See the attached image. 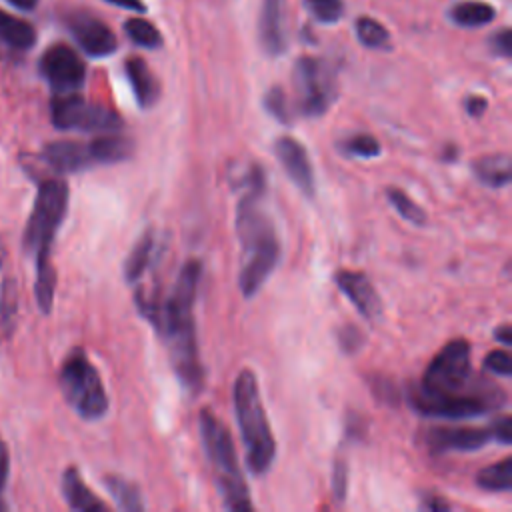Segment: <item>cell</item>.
Instances as JSON below:
<instances>
[{
	"mask_svg": "<svg viewBox=\"0 0 512 512\" xmlns=\"http://www.w3.org/2000/svg\"><path fill=\"white\" fill-rule=\"evenodd\" d=\"M424 510H432V512H444V510H450V504L442 498V496H436V494H426L422 498V504H420Z\"/></svg>",
	"mask_w": 512,
	"mask_h": 512,
	"instance_id": "obj_41",
	"label": "cell"
},
{
	"mask_svg": "<svg viewBox=\"0 0 512 512\" xmlns=\"http://www.w3.org/2000/svg\"><path fill=\"white\" fill-rule=\"evenodd\" d=\"M68 196V184L60 178H44L38 184L34 208L24 232V248L34 254L36 264L52 260L50 252L68 210Z\"/></svg>",
	"mask_w": 512,
	"mask_h": 512,
	"instance_id": "obj_6",
	"label": "cell"
},
{
	"mask_svg": "<svg viewBox=\"0 0 512 512\" xmlns=\"http://www.w3.org/2000/svg\"><path fill=\"white\" fill-rule=\"evenodd\" d=\"M356 36L368 48H384L388 46L390 34L388 30L374 18L362 16L356 20Z\"/></svg>",
	"mask_w": 512,
	"mask_h": 512,
	"instance_id": "obj_29",
	"label": "cell"
},
{
	"mask_svg": "<svg viewBox=\"0 0 512 512\" xmlns=\"http://www.w3.org/2000/svg\"><path fill=\"white\" fill-rule=\"evenodd\" d=\"M0 40L10 44L12 48L26 50L36 42V30L26 20H20L4 10H0Z\"/></svg>",
	"mask_w": 512,
	"mask_h": 512,
	"instance_id": "obj_21",
	"label": "cell"
},
{
	"mask_svg": "<svg viewBox=\"0 0 512 512\" xmlns=\"http://www.w3.org/2000/svg\"><path fill=\"white\" fill-rule=\"evenodd\" d=\"M490 46L494 50L496 56H502V58H510L512 54V38H510V30L504 28L500 32H496L490 40Z\"/></svg>",
	"mask_w": 512,
	"mask_h": 512,
	"instance_id": "obj_36",
	"label": "cell"
},
{
	"mask_svg": "<svg viewBox=\"0 0 512 512\" xmlns=\"http://www.w3.org/2000/svg\"><path fill=\"white\" fill-rule=\"evenodd\" d=\"M152 252H154V234L152 230H146L138 242L134 244V248L130 250L126 262H124V278L126 282H136L146 266L150 264V258H152Z\"/></svg>",
	"mask_w": 512,
	"mask_h": 512,
	"instance_id": "obj_23",
	"label": "cell"
},
{
	"mask_svg": "<svg viewBox=\"0 0 512 512\" xmlns=\"http://www.w3.org/2000/svg\"><path fill=\"white\" fill-rule=\"evenodd\" d=\"M50 118L58 130H80V132H118L122 118L100 104L86 102L74 92L58 94L50 104Z\"/></svg>",
	"mask_w": 512,
	"mask_h": 512,
	"instance_id": "obj_8",
	"label": "cell"
},
{
	"mask_svg": "<svg viewBox=\"0 0 512 512\" xmlns=\"http://www.w3.org/2000/svg\"><path fill=\"white\" fill-rule=\"evenodd\" d=\"M240 200L236 208V232L242 248L238 288L246 298L258 294L280 260L276 228L264 210L266 174L260 164H250L238 180Z\"/></svg>",
	"mask_w": 512,
	"mask_h": 512,
	"instance_id": "obj_3",
	"label": "cell"
},
{
	"mask_svg": "<svg viewBox=\"0 0 512 512\" xmlns=\"http://www.w3.org/2000/svg\"><path fill=\"white\" fill-rule=\"evenodd\" d=\"M12 6H16V8H20V10H32L36 4H38V0H8Z\"/></svg>",
	"mask_w": 512,
	"mask_h": 512,
	"instance_id": "obj_44",
	"label": "cell"
},
{
	"mask_svg": "<svg viewBox=\"0 0 512 512\" xmlns=\"http://www.w3.org/2000/svg\"><path fill=\"white\" fill-rule=\"evenodd\" d=\"M264 108L268 110L270 116H274L278 122L282 124H288L292 118H290V112H288V102H286V94L280 86H274L266 92L264 96Z\"/></svg>",
	"mask_w": 512,
	"mask_h": 512,
	"instance_id": "obj_32",
	"label": "cell"
},
{
	"mask_svg": "<svg viewBox=\"0 0 512 512\" xmlns=\"http://www.w3.org/2000/svg\"><path fill=\"white\" fill-rule=\"evenodd\" d=\"M342 150L356 158H376L380 156L382 148L380 142L372 134H354L342 142Z\"/></svg>",
	"mask_w": 512,
	"mask_h": 512,
	"instance_id": "obj_30",
	"label": "cell"
},
{
	"mask_svg": "<svg viewBox=\"0 0 512 512\" xmlns=\"http://www.w3.org/2000/svg\"><path fill=\"white\" fill-rule=\"evenodd\" d=\"M124 32L128 38L142 48H158L162 44V36L156 26L144 18H130L124 22Z\"/></svg>",
	"mask_w": 512,
	"mask_h": 512,
	"instance_id": "obj_27",
	"label": "cell"
},
{
	"mask_svg": "<svg viewBox=\"0 0 512 512\" xmlns=\"http://www.w3.org/2000/svg\"><path fill=\"white\" fill-rule=\"evenodd\" d=\"M464 106H466V112H468L472 118H478V116L484 114L488 102H486L484 96H468L466 102H464Z\"/></svg>",
	"mask_w": 512,
	"mask_h": 512,
	"instance_id": "obj_40",
	"label": "cell"
},
{
	"mask_svg": "<svg viewBox=\"0 0 512 512\" xmlns=\"http://www.w3.org/2000/svg\"><path fill=\"white\" fill-rule=\"evenodd\" d=\"M386 196H388L390 204L396 208V212H398L404 220H408L410 224H416V226L426 224V220H428L426 212H424L404 190H400V188H388V190H386Z\"/></svg>",
	"mask_w": 512,
	"mask_h": 512,
	"instance_id": "obj_28",
	"label": "cell"
},
{
	"mask_svg": "<svg viewBox=\"0 0 512 512\" xmlns=\"http://www.w3.org/2000/svg\"><path fill=\"white\" fill-rule=\"evenodd\" d=\"M104 486L108 488V492L114 496L116 504L122 508V510H130V512H136V510H142L144 508V502H142V496H140V490L136 484L128 482L126 478H120V476H106L104 478Z\"/></svg>",
	"mask_w": 512,
	"mask_h": 512,
	"instance_id": "obj_25",
	"label": "cell"
},
{
	"mask_svg": "<svg viewBox=\"0 0 512 512\" xmlns=\"http://www.w3.org/2000/svg\"><path fill=\"white\" fill-rule=\"evenodd\" d=\"M450 18L458 26L476 28V26H484V24L492 22L496 18V10L490 4L480 2V0H464V2H458L452 6Z\"/></svg>",
	"mask_w": 512,
	"mask_h": 512,
	"instance_id": "obj_22",
	"label": "cell"
},
{
	"mask_svg": "<svg viewBox=\"0 0 512 512\" xmlns=\"http://www.w3.org/2000/svg\"><path fill=\"white\" fill-rule=\"evenodd\" d=\"M312 16L324 24H332L344 14V0H304Z\"/></svg>",
	"mask_w": 512,
	"mask_h": 512,
	"instance_id": "obj_31",
	"label": "cell"
},
{
	"mask_svg": "<svg viewBox=\"0 0 512 512\" xmlns=\"http://www.w3.org/2000/svg\"><path fill=\"white\" fill-rule=\"evenodd\" d=\"M334 282L340 288V292L354 304L360 316L366 320H376L382 314V300L372 286V282L362 274L354 270H338L334 274Z\"/></svg>",
	"mask_w": 512,
	"mask_h": 512,
	"instance_id": "obj_14",
	"label": "cell"
},
{
	"mask_svg": "<svg viewBox=\"0 0 512 512\" xmlns=\"http://www.w3.org/2000/svg\"><path fill=\"white\" fill-rule=\"evenodd\" d=\"M0 508H4V504H2V502H0Z\"/></svg>",
	"mask_w": 512,
	"mask_h": 512,
	"instance_id": "obj_45",
	"label": "cell"
},
{
	"mask_svg": "<svg viewBox=\"0 0 512 512\" xmlns=\"http://www.w3.org/2000/svg\"><path fill=\"white\" fill-rule=\"evenodd\" d=\"M338 344L346 354H354L364 346V334L354 324H348L338 330Z\"/></svg>",
	"mask_w": 512,
	"mask_h": 512,
	"instance_id": "obj_34",
	"label": "cell"
},
{
	"mask_svg": "<svg viewBox=\"0 0 512 512\" xmlns=\"http://www.w3.org/2000/svg\"><path fill=\"white\" fill-rule=\"evenodd\" d=\"M8 472H10V454H8L6 442H4L2 436H0V494H2L4 486H6Z\"/></svg>",
	"mask_w": 512,
	"mask_h": 512,
	"instance_id": "obj_39",
	"label": "cell"
},
{
	"mask_svg": "<svg viewBox=\"0 0 512 512\" xmlns=\"http://www.w3.org/2000/svg\"><path fill=\"white\" fill-rule=\"evenodd\" d=\"M260 46L270 56H280L286 50L284 34V0H264L258 20Z\"/></svg>",
	"mask_w": 512,
	"mask_h": 512,
	"instance_id": "obj_16",
	"label": "cell"
},
{
	"mask_svg": "<svg viewBox=\"0 0 512 512\" xmlns=\"http://www.w3.org/2000/svg\"><path fill=\"white\" fill-rule=\"evenodd\" d=\"M476 484L488 492H508L512 488V458L506 456L482 468L476 474Z\"/></svg>",
	"mask_w": 512,
	"mask_h": 512,
	"instance_id": "obj_24",
	"label": "cell"
},
{
	"mask_svg": "<svg viewBox=\"0 0 512 512\" xmlns=\"http://www.w3.org/2000/svg\"><path fill=\"white\" fill-rule=\"evenodd\" d=\"M494 338L508 346V344L512 342V330H510V326H508V324H502L500 328H496V330H494Z\"/></svg>",
	"mask_w": 512,
	"mask_h": 512,
	"instance_id": "obj_43",
	"label": "cell"
},
{
	"mask_svg": "<svg viewBox=\"0 0 512 512\" xmlns=\"http://www.w3.org/2000/svg\"><path fill=\"white\" fill-rule=\"evenodd\" d=\"M410 404L426 416L474 418L506 406V392L472 370L470 344L448 342L428 364L420 386L410 388Z\"/></svg>",
	"mask_w": 512,
	"mask_h": 512,
	"instance_id": "obj_1",
	"label": "cell"
},
{
	"mask_svg": "<svg viewBox=\"0 0 512 512\" xmlns=\"http://www.w3.org/2000/svg\"><path fill=\"white\" fill-rule=\"evenodd\" d=\"M200 276L202 262L192 258L180 268L172 292L166 300L160 302L158 296L148 298L144 292L136 294L140 314L166 342L174 374L192 394L198 392L204 384V370L194 332V298Z\"/></svg>",
	"mask_w": 512,
	"mask_h": 512,
	"instance_id": "obj_2",
	"label": "cell"
},
{
	"mask_svg": "<svg viewBox=\"0 0 512 512\" xmlns=\"http://www.w3.org/2000/svg\"><path fill=\"white\" fill-rule=\"evenodd\" d=\"M114 6H120V8H126V10H136V12H144L146 6L142 4V0H106Z\"/></svg>",
	"mask_w": 512,
	"mask_h": 512,
	"instance_id": "obj_42",
	"label": "cell"
},
{
	"mask_svg": "<svg viewBox=\"0 0 512 512\" xmlns=\"http://www.w3.org/2000/svg\"><path fill=\"white\" fill-rule=\"evenodd\" d=\"M124 70L130 80V86H132L138 106L140 108L154 106L160 96V84H158L156 76L152 74V70L148 68V64L142 58L132 56L124 62Z\"/></svg>",
	"mask_w": 512,
	"mask_h": 512,
	"instance_id": "obj_17",
	"label": "cell"
},
{
	"mask_svg": "<svg viewBox=\"0 0 512 512\" xmlns=\"http://www.w3.org/2000/svg\"><path fill=\"white\" fill-rule=\"evenodd\" d=\"M490 426L494 430V442H500L504 446H508L512 442V420H510V416H500Z\"/></svg>",
	"mask_w": 512,
	"mask_h": 512,
	"instance_id": "obj_37",
	"label": "cell"
},
{
	"mask_svg": "<svg viewBox=\"0 0 512 512\" xmlns=\"http://www.w3.org/2000/svg\"><path fill=\"white\" fill-rule=\"evenodd\" d=\"M274 154L294 186L306 198H312L316 192V178L306 148L292 136H280L274 142Z\"/></svg>",
	"mask_w": 512,
	"mask_h": 512,
	"instance_id": "obj_11",
	"label": "cell"
},
{
	"mask_svg": "<svg viewBox=\"0 0 512 512\" xmlns=\"http://www.w3.org/2000/svg\"><path fill=\"white\" fill-rule=\"evenodd\" d=\"M348 490V466L344 458H336L332 466V498L342 504Z\"/></svg>",
	"mask_w": 512,
	"mask_h": 512,
	"instance_id": "obj_33",
	"label": "cell"
},
{
	"mask_svg": "<svg viewBox=\"0 0 512 512\" xmlns=\"http://www.w3.org/2000/svg\"><path fill=\"white\" fill-rule=\"evenodd\" d=\"M428 446L434 454L440 452H474L494 442L492 426L470 428V426H438L428 430Z\"/></svg>",
	"mask_w": 512,
	"mask_h": 512,
	"instance_id": "obj_12",
	"label": "cell"
},
{
	"mask_svg": "<svg viewBox=\"0 0 512 512\" xmlns=\"http://www.w3.org/2000/svg\"><path fill=\"white\" fill-rule=\"evenodd\" d=\"M62 494L72 510H80V512L108 510V506L84 484L80 472L74 466L66 468V472L62 474Z\"/></svg>",
	"mask_w": 512,
	"mask_h": 512,
	"instance_id": "obj_18",
	"label": "cell"
},
{
	"mask_svg": "<svg viewBox=\"0 0 512 512\" xmlns=\"http://www.w3.org/2000/svg\"><path fill=\"white\" fill-rule=\"evenodd\" d=\"M60 388L66 402L84 420H98L108 412V394L94 364L82 350L68 354L60 368Z\"/></svg>",
	"mask_w": 512,
	"mask_h": 512,
	"instance_id": "obj_7",
	"label": "cell"
},
{
	"mask_svg": "<svg viewBox=\"0 0 512 512\" xmlns=\"http://www.w3.org/2000/svg\"><path fill=\"white\" fill-rule=\"evenodd\" d=\"M96 164H114V162H124L132 156L134 144L126 136H118L116 132L102 134L90 142Z\"/></svg>",
	"mask_w": 512,
	"mask_h": 512,
	"instance_id": "obj_20",
	"label": "cell"
},
{
	"mask_svg": "<svg viewBox=\"0 0 512 512\" xmlns=\"http://www.w3.org/2000/svg\"><path fill=\"white\" fill-rule=\"evenodd\" d=\"M40 72L58 94L78 90L86 78L82 58L66 44H54L42 54Z\"/></svg>",
	"mask_w": 512,
	"mask_h": 512,
	"instance_id": "obj_10",
	"label": "cell"
},
{
	"mask_svg": "<svg viewBox=\"0 0 512 512\" xmlns=\"http://www.w3.org/2000/svg\"><path fill=\"white\" fill-rule=\"evenodd\" d=\"M44 162L58 174L80 172L96 164L90 142H74V140H58L50 142L44 148Z\"/></svg>",
	"mask_w": 512,
	"mask_h": 512,
	"instance_id": "obj_15",
	"label": "cell"
},
{
	"mask_svg": "<svg viewBox=\"0 0 512 512\" xmlns=\"http://www.w3.org/2000/svg\"><path fill=\"white\" fill-rule=\"evenodd\" d=\"M234 412L246 450V464L252 474H264L276 456V440L272 436L252 370H242L236 376Z\"/></svg>",
	"mask_w": 512,
	"mask_h": 512,
	"instance_id": "obj_4",
	"label": "cell"
},
{
	"mask_svg": "<svg viewBox=\"0 0 512 512\" xmlns=\"http://www.w3.org/2000/svg\"><path fill=\"white\" fill-rule=\"evenodd\" d=\"M484 368L494 372L496 376H510L512 374V358L506 350H492L484 358Z\"/></svg>",
	"mask_w": 512,
	"mask_h": 512,
	"instance_id": "obj_35",
	"label": "cell"
},
{
	"mask_svg": "<svg viewBox=\"0 0 512 512\" xmlns=\"http://www.w3.org/2000/svg\"><path fill=\"white\" fill-rule=\"evenodd\" d=\"M200 438L224 506L228 510H252L250 492L238 466L232 436L228 428L206 408L200 410Z\"/></svg>",
	"mask_w": 512,
	"mask_h": 512,
	"instance_id": "obj_5",
	"label": "cell"
},
{
	"mask_svg": "<svg viewBox=\"0 0 512 512\" xmlns=\"http://www.w3.org/2000/svg\"><path fill=\"white\" fill-rule=\"evenodd\" d=\"M474 176L490 186V188H504L510 184V156L508 154H486L474 160L472 164Z\"/></svg>",
	"mask_w": 512,
	"mask_h": 512,
	"instance_id": "obj_19",
	"label": "cell"
},
{
	"mask_svg": "<svg viewBox=\"0 0 512 512\" xmlns=\"http://www.w3.org/2000/svg\"><path fill=\"white\" fill-rule=\"evenodd\" d=\"M68 28L88 56L104 58V56H110L118 46L114 32L92 14H86V12L72 14L68 18Z\"/></svg>",
	"mask_w": 512,
	"mask_h": 512,
	"instance_id": "obj_13",
	"label": "cell"
},
{
	"mask_svg": "<svg viewBox=\"0 0 512 512\" xmlns=\"http://www.w3.org/2000/svg\"><path fill=\"white\" fill-rule=\"evenodd\" d=\"M0 310H2V316H4V318H10V316L14 314V310H16V288H14V282H12V280L4 284Z\"/></svg>",
	"mask_w": 512,
	"mask_h": 512,
	"instance_id": "obj_38",
	"label": "cell"
},
{
	"mask_svg": "<svg viewBox=\"0 0 512 512\" xmlns=\"http://www.w3.org/2000/svg\"><path fill=\"white\" fill-rule=\"evenodd\" d=\"M298 108L304 116H322L334 100V80L324 62L304 56L294 66Z\"/></svg>",
	"mask_w": 512,
	"mask_h": 512,
	"instance_id": "obj_9",
	"label": "cell"
},
{
	"mask_svg": "<svg viewBox=\"0 0 512 512\" xmlns=\"http://www.w3.org/2000/svg\"><path fill=\"white\" fill-rule=\"evenodd\" d=\"M54 288H56V270H54L52 260L36 264V286H34V292H36L38 308L44 314H48L52 310Z\"/></svg>",
	"mask_w": 512,
	"mask_h": 512,
	"instance_id": "obj_26",
	"label": "cell"
}]
</instances>
